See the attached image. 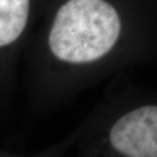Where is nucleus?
Returning a JSON list of instances; mask_svg holds the SVG:
<instances>
[{
	"mask_svg": "<svg viewBox=\"0 0 157 157\" xmlns=\"http://www.w3.org/2000/svg\"><path fill=\"white\" fill-rule=\"evenodd\" d=\"M121 33L118 12L105 0H68L56 12L48 44L70 64L89 63L111 51Z\"/></svg>",
	"mask_w": 157,
	"mask_h": 157,
	"instance_id": "nucleus-1",
	"label": "nucleus"
},
{
	"mask_svg": "<svg viewBox=\"0 0 157 157\" xmlns=\"http://www.w3.org/2000/svg\"><path fill=\"white\" fill-rule=\"evenodd\" d=\"M109 141L127 157H157V106H142L120 118Z\"/></svg>",
	"mask_w": 157,
	"mask_h": 157,
	"instance_id": "nucleus-2",
	"label": "nucleus"
},
{
	"mask_svg": "<svg viewBox=\"0 0 157 157\" xmlns=\"http://www.w3.org/2000/svg\"><path fill=\"white\" fill-rule=\"evenodd\" d=\"M31 0H0V52L15 44L28 25Z\"/></svg>",
	"mask_w": 157,
	"mask_h": 157,
	"instance_id": "nucleus-3",
	"label": "nucleus"
}]
</instances>
